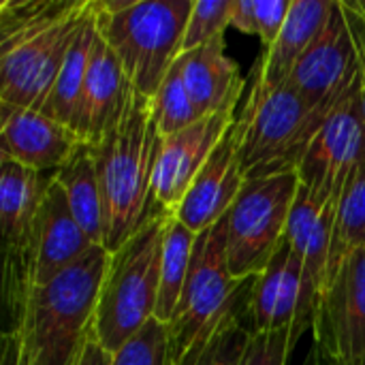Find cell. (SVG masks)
<instances>
[{
    "label": "cell",
    "instance_id": "f546056e",
    "mask_svg": "<svg viewBox=\"0 0 365 365\" xmlns=\"http://www.w3.org/2000/svg\"><path fill=\"white\" fill-rule=\"evenodd\" d=\"M250 338V327H244L242 321H233L207 349L199 365H240L246 344Z\"/></svg>",
    "mask_w": 365,
    "mask_h": 365
},
{
    "label": "cell",
    "instance_id": "e0dca14e",
    "mask_svg": "<svg viewBox=\"0 0 365 365\" xmlns=\"http://www.w3.org/2000/svg\"><path fill=\"white\" fill-rule=\"evenodd\" d=\"M83 141L38 109L0 103V156L36 171H58Z\"/></svg>",
    "mask_w": 365,
    "mask_h": 365
},
{
    "label": "cell",
    "instance_id": "6da1fadb",
    "mask_svg": "<svg viewBox=\"0 0 365 365\" xmlns=\"http://www.w3.org/2000/svg\"><path fill=\"white\" fill-rule=\"evenodd\" d=\"M90 0L0 2V103L43 109Z\"/></svg>",
    "mask_w": 365,
    "mask_h": 365
},
{
    "label": "cell",
    "instance_id": "83f0119b",
    "mask_svg": "<svg viewBox=\"0 0 365 365\" xmlns=\"http://www.w3.org/2000/svg\"><path fill=\"white\" fill-rule=\"evenodd\" d=\"M231 4L233 0H195L182 41V53L225 38L231 26Z\"/></svg>",
    "mask_w": 365,
    "mask_h": 365
},
{
    "label": "cell",
    "instance_id": "277c9868",
    "mask_svg": "<svg viewBox=\"0 0 365 365\" xmlns=\"http://www.w3.org/2000/svg\"><path fill=\"white\" fill-rule=\"evenodd\" d=\"M252 280H237L229 269L225 218L199 233L186 287L169 323L175 365H199L214 340L248 304Z\"/></svg>",
    "mask_w": 365,
    "mask_h": 365
},
{
    "label": "cell",
    "instance_id": "e575fe53",
    "mask_svg": "<svg viewBox=\"0 0 365 365\" xmlns=\"http://www.w3.org/2000/svg\"><path fill=\"white\" fill-rule=\"evenodd\" d=\"M302 365H331V361L325 357L321 346L312 342V346H310V351H308V355H306V359H304Z\"/></svg>",
    "mask_w": 365,
    "mask_h": 365
},
{
    "label": "cell",
    "instance_id": "836d02e7",
    "mask_svg": "<svg viewBox=\"0 0 365 365\" xmlns=\"http://www.w3.org/2000/svg\"><path fill=\"white\" fill-rule=\"evenodd\" d=\"M113 364V353H109L105 346L98 344L96 338H90V342L86 344L81 359L77 365H111Z\"/></svg>",
    "mask_w": 365,
    "mask_h": 365
},
{
    "label": "cell",
    "instance_id": "8992f818",
    "mask_svg": "<svg viewBox=\"0 0 365 365\" xmlns=\"http://www.w3.org/2000/svg\"><path fill=\"white\" fill-rule=\"evenodd\" d=\"M192 4L195 0H94L96 30L139 94L154 98L182 56Z\"/></svg>",
    "mask_w": 365,
    "mask_h": 365
},
{
    "label": "cell",
    "instance_id": "d590c367",
    "mask_svg": "<svg viewBox=\"0 0 365 365\" xmlns=\"http://www.w3.org/2000/svg\"><path fill=\"white\" fill-rule=\"evenodd\" d=\"M361 4H364V9H365V0H361Z\"/></svg>",
    "mask_w": 365,
    "mask_h": 365
},
{
    "label": "cell",
    "instance_id": "9c48e42d",
    "mask_svg": "<svg viewBox=\"0 0 365 365\" xmlns=\"http://www.w3.org/2000/svg\"><path fill=\"white\" fill-rule=\"evenodd\" d=\"M365 160V109L361 73L353 88L336 103L314 135L302 165L299 184L317 201H336L349 175Z\"/></svg>",
    "mask_w": 365,
    "mask_h": 365
},
{
    "label": "cell",
    "instance_id": "ac0fdd59",
    "mask_svg": "<svg viewBox=\"0 0 365 365\" xmlns=\"http://www.w3.org/2000/svg\"><path fill=\"white\" fill-rule=\"evenodd\" d=\"M56 182V171H36L0 156V222L6 255L28 248L34 220Z\"/></svg>",
    "mask_w": 365,
    "mask_h": 365
},
{
    "label": "cell",
    "instance_id": "ffe728a7",
    "mask_svg": "<svg viewBox=\"0 0 365 365\" xmlns=\"http://www.w3.org/2000/svg\"><path fill=\"white\" fill-rule=\"evenodd\" d=\"M178 64L184 86L203 115L240 105L246 79L240 75V66L225 53V38L182 53Z\"/></svg>",
    "mask_w": 365,
    "mask_h": 365
},
{
    "label": "cell",
    "instance_id": "52a82bcc",
    "mask_svg": "<svg viewBox=\"0 0 365 365\" xmlns=\"http://www.w3.org/2000/svg\"><path fill=\"white\" fill-rule=\"evenodd\" d=\"M173 212L158 205L148 222L115 252L101 284L94 338L109 353L122 349L156 314L160 263Z\"/></svg>",
    "mask_w": 365,
    "mask_h": 365
},
{
    "label": "cell",
    "instance_id": "603a6c76",
    "mask_svg": "<svg viewBox=\"0 0 365 365\" xmlns=\"http://www.w3.org/2000/svg\"><path fill=\"white\" fill-rule=\"evenodd\" d=\"M94 41H96V17H94V0H90L88 15L83 17L81 26L75 34V41L66 53V60L56 77V83L41 109L45 115L58 120L60 124L68 126L71 130H73L79 96L83 90V81L88 75V64L92 58Z\"/></svg>",
    "mask_w": 365,
    "mask_h": 365
},
{
    "label": "cell",
    "instance_id": "7c38bea8",
    "mask_svg": "<svg viewBox=\"0 0 365 365\" xmlns=\"http://www.w3.org/2000/svg\"><path fill=\"white\" fill-rule=\"evenodd\" d=\"M312 334L331 365H365V248L353 252L329 282Z\"/></svg>",
    "mask_w": 365,
    "mask_h": 365
},
{
    "label": "cell",
    "instance_id": "484cf974",
    "mask_svg": "<svg viewBox=\"0 0 365 365\" xmlns=\"http://www.w3.org/2000/svg\"><path fill=\"white\" fill-rule=\"evenodd\" d=\"M150 101H152V113H154L160 137L175 135V133L188 128L190 124L199 122L201 118H205L184 86L178 60L171 66V71L167 73V77L163 79L154 98H150Z\"/></svg>",
    "mask_w": 365,
    "mask_h": 365
},
{
    "label": "cell",
    "instance_id": "d6986e66",
    "mask_svg": "<svg viewBox=\"0 0 365 365\" xmlns=\"http://www.w3.org/2000/svg\"><path fill=\"white\" fill-rule=\"evenodd\" d=\"M338 201H317L302 184L291 210L287 242L293 246L295 255L302 259L304 269L312 282L317 293V310L327 289V274H329V257H331V242H334V225H336V210Z\"/></svg>",
    "mask_w": 365,
    "mask_h": 365
},
{
    "label": "cell",
    "instance_id": "30bf717a",
    "mask_svg": "<svg viewBox=\"0 0 365 365\" xmlns=\"http://www.w3.org/2000/svg\"><path fill=\"white\" fill-rule=\"evenodd\" d=\"M250 331L293 329L297 338L312 329L317 317V293L304 269L302 259L284 240L272 263L250 282L248 304Z\"/></svg>",
    "mask_w": 365,
    "mask_h": 365
},
{
    "label": "cell",
    "instance_id": "4dcf8cb0",
    "mask_svg": "<svg viewBox=\"0 0 365 365\" xmlns=\"http://www.w3.org/2000/svg\"><path fill=\"white\" fill-rule=\"evenodd\" d=\"M293 0H255V17H257V36L263 47L269 49L280 36L287 15L291 11Z\"/></svg>",
    "mask_w": 365,
    "mask_h": 365
},
{
    "label": "cell",
    "instance_id": "d6a6232c",
    "mask_svg": "<svg viewBox=\"0 0 365 365\" xmlns=\"http://www.w3.org/2000/svg\"><path fill=\"white\" fill-rule=\"evenodd\" d=\"M231 28L244 34H257L255 0H233L231 4Z\"/></svg>",
    "mask_w": 365,
    "mask_h": 365
},
{
    "label": "cell",
    "instance_id": "ba28073f",
    "mask_svg": "<svg viewBox=\"0 0 365 365\" xmlns=\"http://www.w3.org/2000/svg\"><path fill=\"white\" fill-rule=\"evenodd\" d=\"M299 192L297 173L246 180L225 216L227 259L233 278L255 280L287 240L291 210Z\"/></svg>",
    "mask_w": 365,
    "mask_h": 365
},
{
    "label": "cell",
    "instance_id": "7402d4cb",
    "mask_svg": "<svg viewBox=\"0 0 365 365\" xmlns=\"http://www.w3.org/2000/svg\"><path fill=\"white\" fill-rule=\"evenodd\" d=\"M56 182L64 190L77 225L92 240V244L105 248L103 197H101L92 145L81 143L73 152V156L56 171Z\"/></svg>",
    "mask_w": 365,
    "mask_h": 365
},
{
    "label": "cell",
    "instance_id": "4fadbf2b",
    "mask_svg": "<svg viewBox=\"0 0 365 365\" xmlns=\"http://www.w3.org/2000/svg\"><path fill=\"white\" fill-rule=\"evenodd\" d=\"M235 111L237 105H229L175 135L163 137L154 171V199L160 207L178 210L199 171L235 124Z\"/></svg>",
    "mask_w": 365,
    "mask_h": 365
},
{
    "label": "cell",
    "instance_id": "1f68e13d",
    "mask_svg": "<svg viewBox=\"0 0 365 365\" xmlns=\"http://www.w3.org/2000/svg\"><path fill=\"white\" fill-rule=\"evenodd\" d=\"M346 15L351 19L353 26V34L357 41V49H359V60H361V96H364V109H365V9L361 0H342Z\"/></svg>",
    "mask_w": 365,
    "mask_h": 365
},
{
    "label": "cell",
    "instance_id": "8fae6325",
    "mask_svg": "<svg viewBox=\"0 0 365 365\" xmlns=\"http://www.w3.org/2000/svg\"><path fill=\"white\" fill-rule=\"evenodd\" d=\"M359 73L361 60L353 26L344 2L336 0L327 26L299 58L287 83H291L312 107L329 111L353 88Z\"/></svg>",
    "mask_w": 365,
    "mask_h": 365
},
{
    "label": "cell",
    "instance_id": "cb8c5ba5",
    "mask_svg": "<svg viewBox=\"0 0 365 365\" xmlns=\"http://www.w3.org/2000/svg\"><path fill=\"white\" fill-rule=\"evenodd\" d=\"M199 233L186 229L173 214V220L167 229L165 235V246H163V263H160V289H158V302H156V314L160 323L169 325L182 291L188 280L195 246H197Z\"/></svg>",
    "mask_w": 365,
    "mask_h": 365
},
{
    "label": "cell",
    "instance_id": "5b68a950",
    "mask_svg": "<svg viewBox=\"0 0 365 365\" xmlns=\"http://www.w3.org/2000/svg\"><path fill=\"white\" fill-rule=\"evenodd\" d=\"M246 92L235 120L246 180L297 173L331 109L312 107L291 83L267 86L255 71L246 79Z\"/></svg>",
    "mask_w": 365,
    "mask_h": 365
},
{
    "label": "cell",
    "instance_id": "2e32d148",
    "mask_svg": "<svg viewBox=\"0 0 365 365\" xmlns=\"http://www.w3.org/2000/svg\"><path fill=\"white\" fill-rule=\"evenodd\" d=\"M133 83L126 77L118 56L96 30L88 75L79 96L73 133L88 145H96L122 120L133 96Z\"/></svg>",
    "mask_w": 365,
    "mask_h": 365
},
{
    "label": "cell",
    "instance_id": "f1b7e54d",
    "mask_svg": "<svg viewBox=\"0 0 365 365\" xmlns=\"http://www.w3.org/2000/svg\"><path fill=\"white\" fill-rule=\"evenodd\" d=\"M297 340L299 338L293 329L261 331V334L250 331L240 365H287Z\"/></svg>",
    "mask_w": 365,
    "mask_h": 365
},
{
    "label": "cell",
    "instance_id": "9a60e30c",
    "mask_svg": "<svg viewBox=\"0 0 365 365\" xmlns=\"http://www.w3.org/2000/svg\"><path fill=\"white\" fill-rule=\"evenodd\" d=\"M244 184L246 173L242 167L240 135L233 124L173 214L186 229L203 233L227 216Z\"/></svg>",
    "mask_w": 365,
    "mask_h": 365
},
{
    "label": "cell",
    "instance_id": "d4e9b609",
    "mask_svg": "<svg viewBox=\"0 0 365 365\" xmlns=\"http://www.w3.org/2000/svg\"><path fill=\"white\" fill-rule=\"evenodd\" d=\"M365 248V160L355 167L349 175L338 210H336V225H334V242H331V257H329V274L327 287L342 267V263L357 250ZM327 291V289H325Z\"/></svg>",
    "mask_w": 365,
    "mask_h": 365
},
{
    "label": "cell",
    "instance_id": "3957f363",
    "mask_svg": "<svg viewBox=\"0 0 365 365\" xmlns=\"http://www.w3.org/2000/svg\"><path fill=\"white\" fill-rule=\"evenodd\" d=\"M111 252L92 248L81 261L43 287H32L15 331L21 340L24 365H77L90 338L98 293Z\"/></svg>",
    "mask_w": 365,
    "mask_h": 365
},
{
    "label": "cell",
    "instance_id": "44dd1931",
    "mask_svg": "<svg viewBox=\"0 0 365 365\" xmlns=\"http://www.w3.org/2000/svg\"><path fill=\"white\" fill-rule=\"evenodd\" d=\"M334 6L336 0H293L280 36L252 66L257 77L267 86L287 83L299 58L327 26Z\"/></svg>",
    "mask_w": 365,
    "mask_h": 365
},
{
    "label": "cell",
    "instance_id": "7a4b0ae2",
    "mask_svg": "<svg viewBox=\"0 0 365 365\" xmlns=\"http://www.w3.org/2000/svg\"><path fill=\"white\" fill-rule=\"evenodd\" d=\"M163 137L152 101L137 90L122 120L92 145L105 216V248L115 252L158 210L154 199V171Z\"/></svg>",
    "mask_w": 365,
    "mask_h": 365
},
{
    "label": "cell",
    "instance_id": "5bb4252c",
    "mask_svg": "<svg viewBox=\"0 0 365 365\" xmlns=\"http://www.w3.org/2000/svg\"><path fill=\"white\" fill-rule=\"evenodd\" d=\"M92 248H96V244H92L77 225L64 190L53 182L34 220L28 248L13 255L26 257L32 287H43L81 261Z\"/></svg>",
    "mask_w": 365,
    "mask_h": 365
},
{
    "label": "cell",
    "instance_id": "4316f807",
    "mask_svg": "<svg viewBox=\"0 0 365 365\" xmlns=\"http://www.w3.org/2000/svg\"><path fill=\"white\" fill-rule=\"evenodd\" d=\"M111 365H175L169 325L158 319H150L139 334L113 353Z\"/></svg>",
    "mask_w": 365,
    "mask_h": 365
}]
</instances>
